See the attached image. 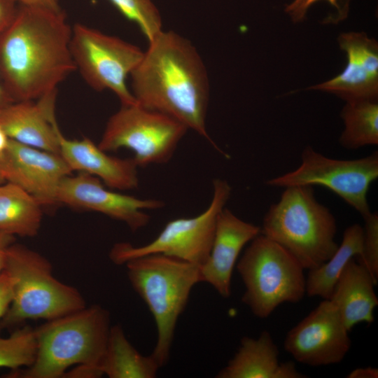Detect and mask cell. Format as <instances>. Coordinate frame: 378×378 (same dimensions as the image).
I'll list each match as a JSON object with an SVG mask.
<instances>
[{"instance_id":"obj_1","label":"cell","mask_w":378,"mask_h":378,"mask_svg":"<svg viewBox=\"0 0 378 378\" xmlns=\"http://www.w3.org/2000/svg\"><path fill=\"white\" fill-rule=\"evenodd\" d=\"M71 33L63 10L20 4L0 34V77L14 102L38 99L76 70Z\"/></svg>"},{"instance_id":"obj_2","label":"cell","mask_w":378,"mask_h":378,"mask_svg":"<svg viewBox=\"0 0 378 378\" xmlns=\"http://www.w3.org/2000/svg\"><path fill=\"white\" fill-rule=\"evenodd\" d=\"M132 94L141 106L166 114L208 140L209 100L207 71L200 55L186 38L162 31L148 41L130 74Z\"/></svg>"},{"instance_id":"obj_3","label":"cell","mask_w":378,"mask_h":378,"mask_svg":"<svg viewBox=\"0 0 378 378\" xmlns=\"http://www.w3.org/2000/svg\"><path fill=\"white\" fill-rule=\"evenodd\" d=\"M111 327L109 312L98 304L49 320L34 330V361L13 374L24 378H60L74 365L89 366L103 374L100 365Z\"/></svg>"},{"instance_id":"obj_4","label":"cell","mask_w":378,"mask_h":378,"mask_svg":"<svg viewBox=\"0 0 378 378\" xmlns=\"http://www.w3.org/2000/svg\"><path fill=\"white\" fill-rule=\"evenodd\" d=\"M260 227L262 234L287 251L304 270L320 266L339 246L336 219L317 200L310 186L284 188L265 214Z\"/></svg>"},{"instance_id":"obj_5","label":"cell","mask_w":378,"mask_h":378,"mask_svg":"<svg viewBox=\"0 0 378 378\" xmlns=\"http://www.w3.org/2000/svg\"><path fill=\"white\" fill-rule=\"evenodd\" d=\"M125 265L132 288L154 318L158 337L151 356L162 368L169 359L176 323L191 290L202 282L200 266L162 254L138 257Z\"/></svg>"},{"instance_id":"obj_6","label":"cell","mask_w":378,"mask_h":378,"mask_svg":"<svg viewBox=\"0 0 378 378\" xmlns=\"http://www.w3.org/2000/svg\"><path fill=\"white\" fill-rule=\"evenodd\" d=\"M4 272L13 290L1 327L27 320H52L86 307L81 293L52 275L49 260L38 252L13 243L7 249Z\"/></svg>"},{"instance_id":"obj_7","label":"cell","mask_w":378,"mask_h":378,"mask_svg":"<svg viewBox=\"0 0 378 378\" xmlns=\"http://www.w3.org/2000/svg\"><path fill=\"white\" fill-rule=\"evenodd\" d=\"M237 270L245 286L241 301L260 318H267L284 302H299L306 293L304 268L262 234L250 241Z\"/></svg>"},{"instance_id":"obj_8","label":"cell","mask_w":378,"mask_h":378,"mask_svg":"<svg viewBox=\"0 0 378 378\" xmlns=\"http://www.w3.org/2000/svg\"><path fill=\"white\" fill-rule=\"evenodd\" d=\"M188 129L178 120L138 103L121 105L108 118L98 146L127 148L139 167L168 162Z\"/></svg>"},{"instance_id":"obj_9","label":"cell","mask_w":378,"mask_h":378,"mask_svg":"<svg viewBox=\"0 0 378 378\" xmlns=\"http://www.w3.org/2000/svg\"><path fill=\"white\" fill-rule=\"evenodd\" d=\"M232 194V187L225 179L213 181V195L208 207L200 214L179 218L168 222L153 241L143 246L128 242L115 244L109 258L116 265L146 255L162 254L202 265L212 246L216 221Z\"/></svg>"},{"instance_id":"obj_10","label":"cell","mask_w":378,"mask_h":378,"mask_svg":"<svg viewBox=\"0 0 378 378\" xmlns=\"http://www.w3.org/2000/svg\"><path fill=\"white\" fill-rule=\"evenodd\" d=\"M70 50L76 69L94 90H109L121 105L136 103L126 81L144 52L120 38L83 24L72 27Z\"/></svg>"},{"instance_id":"obj_11","label":"cell","mask_w":378,"mask_h":378,"mask_svg":"<svg viewBox=\"0 0 378 378\" xmlns=\"http://www.w3.org/2000/svg\"><path fill=\"white\" fill-rule=\"evenodd\" d=\"M300 164L295 169L268 179L270 187L296 186H323L332 191L360 214L370 212L368 192L378 178V153L354 160L328 158L307 146L301 153Z\"/></svg>"},{"instance_id":"obj_12","label":"cell","mask_w":378,"mask_h":378,"mask_svg":"<svg viewBox=\"0 0 378 378\" xmlns=\"http://www.w3.org/2000/svg\"><path fill=\"white\" fill-rule=\"evenodd\" d=\"M348 332L335 307L330 300H324L288 332L284 347L302 364H337L351 348Z\"/></svg>"},{"instance_id":"obj_13","label":"cell","mask_w":378,"mask_h":378,"mask_svg":"<svg viewBox=\"0 0 378 378\" xmlns=\"http://www.w3.org/2000/svg\"><path fill=\"white\" fill-rule=\"evenodd\" d=\"M58 204L101 213L125 223L135 232L146 226L150 216L146 212L164 206L157 199H141L105 188L96 176L80 172L68 175L59 183Z\"/></svg>"},{"instance_id":"obj_14","label":"cell","mask_w":378,"mask_h":378,"mask_svg":"<svg viewBox=\"0 0 378 378\" xmlns=\"http://www.w3.org/2000/svg\"><path fill=\"white\" fill-rule=\"evenodd\" d=\"M72 171L62 157L9 139L0 153V174L29 193L42 206L57 204L62 180Z\"/></svg>"},{"instance_id":"obj_15","label":"cell","mask_w":378,"mask_h":378,"mask_svg":"<svg viewBox=\"0 0 378 378\" xmlns=\"http://www.w3.org/2000/svg\"><path fill=\"white\" fill-rule=\"evenodd\" d=\"M347 62L342 73L332 79L310 87L332 93L346 102L377 100L378 43L364 32H346L338 37Z\"/></svg>"},{"instance_id":"obj_16","label":"cell","mask_w":378,"mask_h":378,"mask_svg":"<svg viewBox=\"0 0 378 378\" xmlns=\"http://www.w3.org/2000/svg\"><path fill=\"white\" fill-rule=\"evenodd\" d=\"M261 234V227L246 222L225 207L219 214L206 261L200 266L202 282L223 298L231 295L233 269L243 248Z\"/></svg>"},{"instance_id":"obj_17","label":"cell","mask_w":378,"mask_h":378,"mask_svg":"<svg viewBox=\"0 0 378 378\" xmlns=\"http://www.w3.org/2000/svg\"><path fill=\"white\" fill-rule=\"evenodd\" d=\"M57 90L36 100L14 102L0 112V126L10 139L59 154L55 118Z\"/></svg>"},{"instance_id":"obj_18","label":"cell","mask_w":378,"mask_h":378,"mask_svg":"<svg viewBox=\"0 0 378 378\" xmlns=\"http://www.w3.org/2000/svg\"><path fill=\"white\" fill-rule=\"evenodd\" d=\"M59 155L71 170L99 178L113 189L129 190L139 185L138 168L133 158H120L107 154L89 138L69 139L58 130Z\"/></svg>"},{"instance_id":"obj_19","label":"cell","mask_w":378,"mask_h":378,"mask_svg":"<svg viewBox=\"0 0 378 378\" xmlns=\"http://www.w3.org/2000/svg\"><path fill=\"white\" fill-rule=\"evenodd\" d=\"M293 361L281 363L279 349L270 333L263 330L258 339L247 336L217 378H304Z\"/></svg>"},{"instance_id":"obj_20","label":"cell","mask_w":378,"mask_h":378,"mask_svg":"<svg viewBox=\"0 0 378 378\" xmlns=\"http://www.w3.org/2000/svg\"><path fill=\"white\" fill-rule=\"evenodd\" d=\"M376 284L368 269L354 258L343 268L328 300L348 331L358 323L374 321V309L378 305Z\"/></svg>"},{"instance_id":"obj_21","label":"cell","mask_w":378,"mask_h":378,"mask_svg":"<svg viewBox=\"0 0 378 378\" xmlns=\"http://www.w3.org/2000/svg\"><path fill=\"white\" fill-rule=\"evenodd\" d=\"M160 367L151 356L141 354L120 325L111 327L100 369L110 378H154Z\"/></svg>"},{"instance_id":"obj_22","label":"cell","mask_w":378,"mask_h":378,"mask_svg":"<svg viewBox=\"0 0 378 378\" xmlns=\"http://www.w3.org/2000/svg\"><path fill=\"white\" fill-rule=\"evenodd\" d=\"M42 216V206L29 193L12 183L0 184V232L34 237Z\"/></svg>"},{"instance_id":"obj_23","label":"cell","mask_w":378,"mask_h":378,"mask_svg":"<svg viewBox=\"0 0 378 378\" xmlns=\"http://www.w3.org/2000/svg\"><path fill=\"white\" fill-rule=\"evenodd\" d=\"M363 235V227L358 223L345 229L342 243L333 255L318 267L309 270L306 279V293L309 296L330 298L344 266L351 258L360 255Z\"/></svg>"},{"instance_id":"obj_24","label":"cell","mask_w":378,"mask_h":378,"mask_svg":"<svg viewBox=\"0 0 378 378\" xmlns=\"http://www.w3.org/2000/svg\"><path fill=\"white\" fill-rule=\"evenodd\" d=\"M344 129L340 144L346 150L378 144L377 100L359 99L346 102L341 111Z\"/></svg>"},{"instance_id":"obj_25","label":"cell","mask_w":378,"mask_h":378,"mask_svg":"<svg viewBox=\"0 0 378 378\" xmlns=\"http://www.w3.org/2000/svg\"><path fill=\"white\" fill-rule=\"evenodd\" d=\"M36 340L34 329L24 326L9 337L0 338V368L18 370L34 361Z\"/></svg>"},{"instance_id":"obj_26","label":"cell","mask_w":378,"mask_h":378,"mask_svg":"<svg viewBox=\"0 0 378 378\" xmlns=\"http://www.w3.org/2000/svg\"><path fill=\"white\" fill-rule=\"evenodd\" d=\"M128 20L134 22L148 41L162 31L160 13L151 0H109Z\"/></svg>"},{"instance_id":"obj_27","label":"cell","mask_w":378,"mask_h":378,"mask_svg":"<svg viewBox=\"0 0 378 378\" xmlns=\"http://www.w3.org/2000/svg\"><path fill=\"white\" fill-rule=\"evenodd\" d=\"M364 220L362 251L358 262L363 265L377 283L378 279V214L370 212Z\"/></svg>"},{"instance_id":"obj_28","label":"cell","mask_w":378,"mask_h":378,"mask_svg":"<svg viewBox=\"0 0 378 378\" xmlns=\"http://www.w3.org/2000/svg\"><path fill=\"white\" fill-rule=\"evenodd\" d=\"M319 1H326L335 8L336 12L332 18L334 22H337L346 18L349 0H294L286 6V12L294 22H300L304 20L309 8Z\"/></svg>"},{"instance_id":"obj_29","label":"cell","mask_w":378,"mask_h":378,"mask_svg":"<svg viewBox=\"0 0 378 378\" xmlns=\"http://www.w3.org/2000/svg\"><path fill=\"white\" fill-rule=\"evenodd\" d=\"M13 298L11 281L3 271L0 275V319L3 318L10 305Z\"/></svg>"},{"instance_id":"obj_30","label":"cell","mask_w":378,"mask_h":378,"mask_svg":"<svg viewBox=\"0 0 378 378\" xmlns=\"http://www.w3.org/2000/svg\"><path fill=\"white\" fill-rule=\"evenodd\" d=\"M15 0H0V34L13 20L18 8Z\"/></svg>"},{"instance_id":"obj_31","label":"cell","mask_w":378,"mask_h":378,"mask_svg":"<svg viewBox=\"0 0 378 378\" xmlns=\"http://www.w3.org/2000/svg\"><path fill=\"white\" fill-rule=\"evenodd\" d=\"M20 1V4L38 7L53 11L62 10L59 6L58 0H15Z\"/></svg>"},{"instance_id":"obj_32","label":"cell","mask_w":378,"mask_h":378,"mask_svg":"<svg viewBox=\"0 0 378 378\" xmlns=\"http://www.w3.org/2000/svg\"><path fill=\"white\" fill-rule=\"evenodd\" d=\"M14 236L0 232V275L4 271L7 249L14 242Z\"/></svg>"},{"instance_id":"obj_33","label":"cell","mask_w":378,"mask_h":378,"mask_svg":"<svg viewBox=\"0 0 378 378\" xmlns=\"http://www.w3.org/2000/svg\"><path fill=\"white\" fill-rule=\"evenodd\" d=\"M346 377L348 378H377L378 369L372 367L356 368Z\"/></svg>"},{"instance_id":"obj_34","label":"cell","mask_w":378,"mask_h":378,"mask_svg":"<svg viewBox=\"0 0 378 378\" xmlns=\"http://www.w3.org/2000/svg\"><path fill=\"white\" fill-rule=\"evenodd\" d=\"M13 102L14 100L5 88L0 77V112Z\"/></svg>"},{"instance_id":"obj_35","label":"cell","mask_w":378,"mask_h":378,"mask_svg":"<svg viewBox=\"0 0 378 378\" xmlns=\"http://www.w3.org/2000/svg\"><path fill=\"white\" fill-rule=\"evenodd\" d=\"M9 138L0 126V153L7 147Z\"/></svg>"},{"instance_id":"obj_36","label":"cell","mask_w":378,"mask_h":378,"mask_svg":"<svg viewBox=\"0 0 378 378\" xmlns=\"http://www.w3.org/2000/svg\"><path fill=\"white\" fill-rule=\"evenodd\" d=\"M6 182L5 179L3 178V176H1V174H0V184Z\"/></svg>"}]
</instances>
